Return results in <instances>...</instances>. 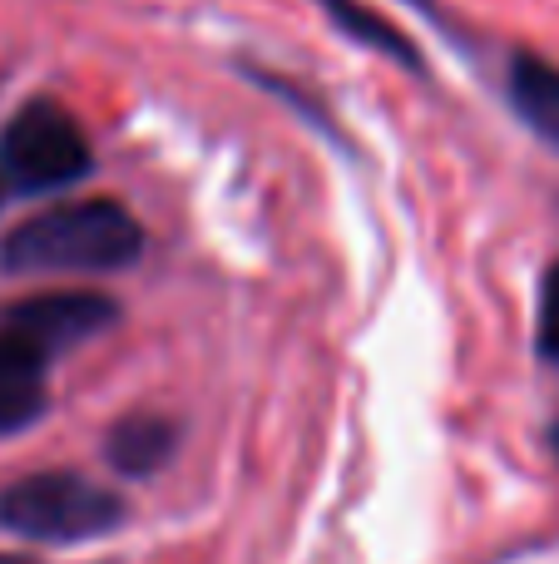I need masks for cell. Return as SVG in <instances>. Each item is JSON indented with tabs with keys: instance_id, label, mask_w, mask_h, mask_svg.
Masks as SVG:
<instances>
[{
	"instance_id": "3957f363",
	"label": "cell",
	"mask_w": 559,
	"mask_h": 564,
	"mask_svg": "<svg viewBox=\"0 0 559 564\" xmlns=\"http://www.w3.org/2000/svg\"><path fill=\"white\" fill-rule=\"evenodd\" d=\"M89 164L95 159H89L85 129L55 99H30L0 129V184L15 194H50V188L79 184Z\"/></svg>"
},
{
	"instance_id": "5b68a950",
	"label": "cell",
	"mask_w": 559,
	"mask_h": 564,
	"mask_svg": "<svg viewBox=\"0 0 559 564\" xmlns=\"http://www.w3.org/2000/svg\"><path fill=\"white\" fill-rule=\"evenodd\" d=\"M6 312L30 332V337L45 341L55 357L69 347H79V341L99 337V332H109L119 317V307L109 297H99V292H40V297L10 302Z\"/></svg>"
},
{
	"instance_id": "7a4b0ae2",
	"label": "cell",
	"mask_w": 559,
	"mask_h": 564,
	"mask_svg": "<svg viewBox=\"0 0 559 564\" xmlns=\"http://www.w3.org/2000/svg\"><path fill=\"white\" fill-rule=\"evenodd\" d=\"M124 500L75 470H45L0 490V525L40 545H79L119 530Z\"/></svg>"
},
{
	"instance_id": "30bf717a",
	"label": "cell",
	"mask_w": 559,
	"mask_h": 564,
	"mask_svg": "<svg viewBox=\"0 0 559 564\" xmlns=\"http://www.w3.org/2000/svg\"><path fill=\"white\" fill-rule=\"evenodd\" d=\"M0 564H30V560H15V555H0Z\"/></svg>"
},
{
	"instance_id": "8fae6325",
	"label": "cell",
	"mask_w": 559,
	"mask_h": 564,
	"mask_svg": "<svg viewBox=\"0 0 559 564\" xmlns=\"http://www.w3.org/2000/svg\"><path fill=\"white\" fill-rule=\"evenodd\" d=\"M555 451H559V426H555Z\"/></svg>"
},
{
	"instance_id": "6da1fadb",
	"label": "cell",
	"mask_w": 559,
	"mask_h": 564,
	"mask_svg": "<svg viewBox=\"0 0 559 564\" xmlns=\"http://www.w3.org/2000/svg\"><path fill=\"white\" fill-rule=\"evenodd\" d=\"M144 253L134 214L109 198H79L55 204L45 214L15 224L0 238V268L6 273H119Z\"/></svg>"
},
{
	"instance_id": "8992f818",
	"label": "cell",
	"mask_w": 559,
	"mask_h": 564,
	"mask_svg": "<svg viewBox=\"0 0 559 564\" xmlns=\"http://www.w3.org/2000/svg\"><path fill=\"white\" fill-rule=\"evenodd\" d=\"M511 105L545 144L559 149V65L520 50L511 59Z\"/></svg>"
},
{
	"instance_id": "277c9868",
	"label": "cell",
	"mask_w": 559,
	"mask_h": 564,
	"mask_svg": "<svg viewBox=\"0 0 559 564\" xmlns=\"http://www.w3.org/2000/svg\"><path fill=\"white\" fill-rule=\"evenodd\" d=\"M50 361L55 351L40 337H30L10 312H0V436H15L50 406Z\"/></svg>"
},
{
	"instance_id": "ba28073f",
	"label": "cell",
	"mask_w": 559,
	"mask_h": 564,
	"mask_svg": "<svg viewBox=\"0 0 559 564\" xmlns=\"http://www.w3.org/2000/svg\"><path fill=\"white\" fill-rule=\"evenodd\" d=\"M317 6H327V15H332L337 25H347V35H352V40L372 45L376 55H392V59H402L406 69H421V55L412 50V40H406L392 20L376 15V10L357 6V0H317Z\"/></svg>"
},
{
	"instance_id": "52a82bcc",
	"label": "cell",
	"mask_w": 559,
	"mask_h": 564,
	"mask_svg": "<svg viewBox=\"0 0 559 564\" xmlns=\"http://www.w3.org/2000/svg\"><path fill=\"white\" fill-rule=\"evenodd\" d=\"M174 451V421L164 416H124L105 441V456L124 476H149L158 470Z\"/></svg>"
},
{
	"instance_id": "9c48e42d",
	"label": "cell",
	"mask_w": 559,
	"mask_h": 564,
	"mask_svg": "<svg viewBox=\"0 0 559 564\" xmlns=\"http://www.w3.org/2000/svg\"><path fill=\"white\" fill-rule=\"evenodd\" d=\"M535 337H540V357L559 367V258L550 273H545V288H540V332H535Z\"/></svg>"
}]
</instances>
